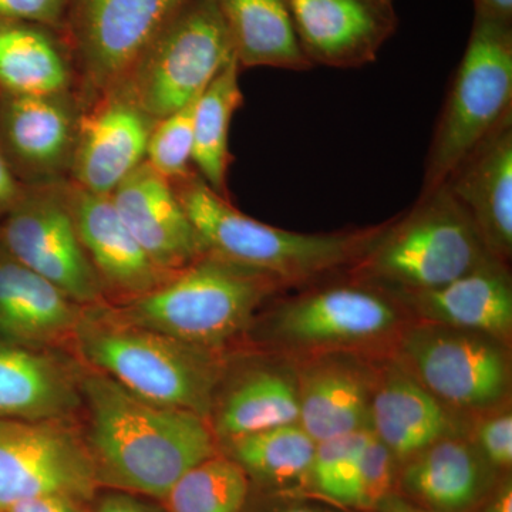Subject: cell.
<instances>
[{
    "instance_id": "1",
    "label": "cell",
    "mask_w": 512,
    "mask_h": 512,
    "mask_svg": "<svg viewBox=\"0 0 512 512\" xmlns=\"http://www.w3.org/2000/svg\"><path fill=\"white\" fill-rule=\"evenodd\" d=\"M84 433L99 483L163 500L190 468L218 454L211 421L141 399L79 363Z\"/></svg>"
},
{
    "instance_id": "2",
    "label": "cell",
    "mask_w": 512,
    "mask_h": 512,
    "mask_svg": "<svg viewBox=\"0 0 512 512\" xmlns=\"http://www.w3.org/2000/svg\"><path fill=\"white\" fill-rule=\"evenodd\" d=\"M171 184L205 252L274 276L286 286L350 268L386 227L301 234L272 227L237 210L197 171Z\"/></svg>"
},
{
    "instance_id": "3",
    "label": "cell",
    "mask_w": 512,
    "mask_h": 512,
    "mask_svg": "<svg viewBox=\"0 0 512 512\" xmlns=\"http://www.w3.org/2000/svg\"><path fill=\"white\" fill-rule=\"evenodd\" d=\"M73 348L83 365L141 399L210 420L221 377L214 352L127 322L110 303L84 308Z\"/></svg>"
},
{
    "instance_id": "4",
    "label": "cell",
    "mask_w": 512,
    "mask_h": 512,
    "mask_svg": "<svg viewBox=\"0 0 512 512\" xmlns=\"http://www.w3.org/2000/svg\"><path fill=\"white\" fill-rule=\"evenodd\" d=\"M282 286L274 276L205 252L154 291L111 306L127 322L215 352Z\"/></svg>"
},
{
    "instance_id": "5",
    "label": "cell",
    "mask_w": 512,
    "mask_h": 512,
    "mask_svg": "<svg viewBox=\"0 0 512 512\" xmlns=\"http://www.w3.org/2000/svg\"><path fill=\"white\" fill-rule=\"evenodd\" d=\"M491 258L466 210L441 185L387 222L349 272L402 295L450 284Z\"/></svg>"
},
{
    "instance_id": "6",
    "label": "cell",
    "mask_w": 512,
    "mask_h": 512,
    "mask_svg": "<svg viewBox=\"0 0 512 512\" xmlns=\"http://www.w3.org/2000/svg\"><path fill=\"white\" fill-rule=\"evenodd\" d=\"M512 117V26L474 16L463 59L451 80L426 157L429 194Z\"/></svg>"
},
{
    "instance_id": "7",
    "label": "cell",
    "mask_w": 512,
    "mask_h": 512,
    "mask_svg": "<svg viewBox=\"0 0 512 512\" xmlns=\"http://www.w3.org/2000/svg\"><path fill=\"white\" fill-rule=\"evenodd\" d=\"M235 57L215 0H184L120 86L160 120L197 99Z\"/></svg>"
},
{
    "instance_id": "8",
    "label": "cell",
    "mask_w": 512,
    "mask_h": 512,
    "mask_svg": "<svg viewBox=\"0 0 512 512\" xmlns=\"http://www.w3.org/2000/svg\"><path fill=\"white\" fill-rule=\"evenodd\" d=\"M184 0H70L62 35L82 103L120 86Z\"/></svg>"
},
{
    "instance_id": "9",
    "label": "cell",
    "mask_w": 512,
    "mask_h": 512,
    "mask_svg": "<svg viewBox=\"0 0 512 512\" xmlns=\"http://www.w3.org/2000/svg\"><path fill=\"white\" fill-rule=\"evenodd\" d=\"M66 183L26 187L0 221V248L83 308L104 305L109 302L77 234Z\"/></svg>"
},
{
    "instance_id": "10",
    "label": "cell",
    "mask_w": 512,
    "mask_h": 512,
    "mask_svg": "<svg viewBox=\"0 0 512 512\" xmlns=\"http://www.w3.org/2000/svg\"><path fill=\"white\" fill-rule=\"evenodd\" d=\"M99 487L76 420L0 419V511L42 495L84 503Z\"/></svg>"
},
{
    "instance_id": "11",
    "label": "cell",
    "mask_w": 512,
    "mask_h": 512,
    "mask_svg": "<svg viewBox=\"0 0 512 512\" xmlns=\"http://www.w3.org/2000/svg\"><path fill=\"white\" fill-rule=\"evenodd\" d=\"M413 377L441 403L488 409L510 389V360L500 340L427 323L403 340Z\"/></svg>"
},
{
    "instance_id": "12",
    "label": "cell",
    "mask_w": 512,
    "mask_h": 512,
    "mask_svg": "<svg viewBox=\"0 0 512 512\" xmlns=\"http://www.w3.org/2000/svg\"><path fill=\"white\" fill-rule=\"evenodd\" d=\"M352 276L282 303L272 320L276 338L296 348H350L392 333L399 312L390 292Z\"/></svg>"
},
{
    "instance_id": "13",
    "label": "cell",
    "mask_w": 512,
    "mask_h": 512,
    "mask_svg": "<svg viewBox=\"0 0 512 512\" xmlns=\"http://www.w3.org/2000/svg\"><path fill=\"white\" fill-rule=\"evenodd\" d=\"M82 107L77 90H0V148L20 183L43 187L69 181Z\"/></svg>"
},
{
    "instance_id": "14",
    "label": "cell",
    "mask_w": 512,
    "mask_h": 512,
    "mask_svg": "<svg viewBox=\"0 0 512 512\" xmlns=\"http://www.w3.org/2000/svg\"><path fill=\"white\" fill-rule=\"evenodd\" d=\"M157 120L123 86L83 104L69 181L94 194L110 195L146 161Z\"/></svg>"
},
{
    "instance_id": "15",
    "label": "cell",
    "mask_w": 512,
    "mask_h": 512,
    "mask_svg": "<svg viewBox=\"0 0 512 512\" xmlns=\"http://www.w3.org/2000/svg\"><path fill=\"white\" fill-rule=\"evenodd\" d=\"M288 6L313 67L360 69L373 63L399 26L394 0H288Z\"/></svg>"
},
{
    "instance_id": "16",
    "label": "cell",
    "mask_w": 512,
    "mask_h": 512,
    "mask_svg": "<svg viewBox=\"0 0 512 512\" xmlns=\"http://www.w3.org/2000/svg\"><path fill=\"white\" fill-rule=\"evenodd\" d=\"M66 195L80 242L110 305L146 295L170 278L130 234L111 195L94 194L70 181Z\"/></svg>"
},
{
    "instance_id": "17",
    "label": "cell",
    "mask_w": 512,
    "mask_h": 512,
    "mask_svg": "<svg viewBox=\"0 0 512 512\" xmlns=\"http://www.w3.org/2000/svg\"><path fill=\"white\" fill-rule=\"evenodd\" d=\"M110 195L130 234L164 274H177L205 254L173 184L147 161Z\"/></svg>"
},
{
    "instance_id": "18",
    "label": "cell",
    "mask_w": 512,
    "mask_h": 512,
    "mask_svg": "<svg viewBox=\"0 0 512 512\" xmlns=\"http://www.w3.org/2000/svg\"><path fill=\"white\" fill-rule=\"evenodd\" d=\"M443 185L466 210L488 251L507 264L512 254V117Z\"/></svg>"
},
{
    "instance_id": "19",
    "label": "cell",
    "mask_w": 512,
    "mask_h": 512,
    "mask_svg": "<svg viewBox=\"0 0 512 512\" xmlns=\"http://www.w3.org/2000/svg\"><path fill=\"white\" fill-rule=\"evenodd\" d=\"M79 370L49 349L0 340V419L76 420L83 410Z\"/></svg>"
},
{
    "instance_id": "20",
    "label": "cell",
    "mask_w": 512,
    "mask_h": 512,
    "mask_svg": "<svg viewBox=\"0 0 512 512\" xmlns=\"http://www.w3.org/2000/svg\"><path fill=\"white\" fill-rule=\"evenodd\" d=\"M83 311L0 248V340L37 349L73 345Z\"/></svg>"
},
{
    "instance_id": "21",
    "label": "cell",
    "mask_w": 512,
    "mask_h": 512,
    "mask_svg": "<svg viewBox=\"0 0 512 512\" xmlns=\"http://www.w3.org/2000/svg\"><path fill=\"white\" fill-rule=\"evenodd\" d=\"M433 325L483 333L505 342L512 332V285L507 264L491 258L440 288L402 293Z\"/></svg>"
},
{
    "instance_id": "22",
    "label": "cell",
    "mask_w": 512,
    "mask_h": 512,
    "mask_svg": "<svg viewBox=\"0 0 512 512\" xmlns=\"http://www.w3.org/2000/svg\"><path fill=\"white\" fill-rule=\"evenodd\" d=\"M370 429L396 458L416 456L451 436L444 404L410 373L393 370L370 397Z\"/></svg>"
},
{
    "instance_id": "23",
    "label": "cell",
    "mask_w": 512,
    "mask_h": 512,
    "mask_svg": "<svg viewBox=\"0 0 512 512\" xmlns=\"http://www.w3.org/2000/svg\"><path fill=\"white\" fill-rule=\"evenodd\" d=\"M76 66L62 33L28 20L0 18V90L45 94L77 90Z\"/></svg>"
},
{
    "instance_id": "24",
    "label": "cell",
    "mask_w": 512,
    "mask_h": 512,
    "mask_svg": "<svg viewBox=\"0 0 512 512\" xmlns=\"http://www.w3.org/2000/svg\"><path fill=\"white\" fill-rule=\"evenodd\" d=\"M407 460L400 485L410 501L430 510L461 512L483 497L484 458L460 439L446 437Z\"/></svg>"
},
{
    "instance_id": "25",
    "label": "cell",
    "mask_w": 512,
    "mask_h": 512,
    "mask_svg": "<svg viewBox=\"0 0 512 512\" xmlns=\"http://www.w3.org/2000/svg\"><path fill=\"white\" fill-rule=\"evenodd\" d=\"M299 424L316 443L370 429V384L343 363H319L299 377Z\"/></svg>"
},
{
    "instance_id": "26",
    "label": "cell",
    "mask_w": 512,
    "mask_h": 512,
    "mask_svg": "<svg viewBox=\"0 0 512 512\" xmlns=\"http://www.w3.org/2000/svg\"><path fill=\"white\" fill-rule=\"evenodd\" d=\"M227 23L241 69L305 72L312 64L303 55L288 0H215Z\"/></svg>"
},
{
    "instance_id": "27",
    "label": "cell",
    "mask_w": 512,
    "mask_h": 512,
    "mask_svg": "<svg viewBox=\"0 0 512 512\" xmlns=\"http://www.w3.org/2000/svg\"><path fill=\"white\" fill-rule=\"evenodd\" d=\"M212 412L211 427L221 441L299 423L298 383L279 370H254Z\"/></svg>"
},
{
    "instance_id": "28",
    "label": "cell",
    "mask_w": 512,
    "mask_h": 512,
    "mask_svg": "<svg viewBox=\"0 0 512 512\" xmlns=\"http://www.w3.org/2000/svg\"><path fill=\"white\" fill-rule=\"evenodd\" d=\"M239 72L241 67L235 57L198 96L194 113L192 167L212 190L227 200H231L228 171L234 160L229 151V128L235 111L244 103Z\"/></svg>"
},
{
    "instance_id": "29",
    "label": "cell",
    "mask_w": 512,
    "mask_h": 512,
    "mask_svg": "<svg viewBox=\"0 0 512 512\" xmlns=\"http://www.w3.org/2000/svg\"><path fill=\"white\" fill-rule=\"evenodd\" d=\"M228 457L248 476L269 484H286L308 477L316 441L299 423L256 431L222 441Z\"/></svg>"
},
{
    "instance_id": "30",
    "label": "cell",
    "mask_w": 512,
    "mask_h": 512,
    "mask_svg": "<svg viewBox=\"0 0 512 512\" xmlns=\"http://www.w3.org/2000/svg\"><path fill=\"white\" fill-rule=\"evenodd\" d=\"M248 491L244 468L218 453L190 468L163 501L167 512H241Z\"/></svg>"
},
{
    "instance_id": "31",
    "label": "cell",
    "mask_w": 512,
    "mask_h": 512,
    "mask_svg": "<svg viewBox=\"0 0 512 512\" xmlns=\"http://www.w3.org/2000/svg\"><path fill=\"white\" fill-rule=\"evenodd\" d=\"M197 99L157 120L148 140L147 163L170 183L183 180L195 171L192 167V147Z\"/></svg>"
},
{
    "instance_id": "32",
    "label": "cell",
    "mask_w": 512,
    "mask_h": 512,
    "mask_svg": "<svg viewBox=\"0 0 512 512\" xmlns=\"http://www.w3.org/2000/svg\"><path fill=\"white\" fill-rule=\"evenodd\" d=\"M372 433L362 429L316 443L308 478L323 497L345 505L360 451Z\"/></svg>"
},
{
    "instance_id": "33",
    "label": "cell",
    "mask_w": 512,
    "mask_h": 512,
    "mask_svg": "<svg viewBox=\"0 0 512 512\" xmlns=\"http://www.w3.org/2000/svg\"><path fill=\"white\" fill-rule=\"evenodd\" d=\"M394 458L392 451L372 433L360 451L345 505L357 511L376 512L392 494Z\"/></svg>"
},
{
    "instance_id": "34",
    "label": "cell",
    "mask_w": 512,
    "mask_h": 512,
    "mask_svg": "<svg viewBox=\"0 0 512 512\" xmlns=\"http://www.w3.org/2000/svg\"><path fill=\"white\" fill-rule=\"evenodd\" d=\"M477 451L493 467L508 468L512 463V416L493 414L477 424Z\"/></svg>"
},
{
    "instance_id": "35",
    "label": "cell",
    "mask_w": 512,
    "mask_h": 512,
    "mask_svg": "<svg viewBox=\"0 0 512 512\" xmlns=\"http://www.w3.org/2000/svg\"><path fill=\"white\" fill-rule=\"evenodd\" d=\"M70 0H0V18L28 20L63 32Z\"/></svg>"
},
{
    "instance_id": "36",
    "label": "cell",
    "mask_w": 512,
    "mask_h": 512,
    "mask_svg": "<svg viewBox=\"0 0 512 512\" xmlns=\"http://www.w3.org/2000/svg\"><path fill=\"white\" fill-rule=\"evenodd\" d=\"M3 512H84L83 501L66 495H42L12 505Z\"/></svg>"
},
{
    "instance_id": "37",
    "label": "cell",
    "mask_w": 512,
    "mask_h": 512,
    "mask_svg": "<svg viewBox=\"0 0 512 512\" xmlns=\"http://www.w3.org/2000/svg\"><path fill=\"white\" fill-rule=\"evenodd\" d=\"M25 191L26 185L20 183L0 148V221L16 207Z\"/></svg>"
},
{
    "instance_id": "38",
    "label": "cell",
    "mask_w": 512,
    "mask_h": 512,
    "mask_svg": "<svg viewBox=\"0 0 512 512\" xmlns=\"http://www.w3.org/2000/svg\"><path fill=\"white\" fill-rule=\"evenodd\" d=\"M474 16L512 26V0H473Z\"/></svg>"
},
{
    "instance_id": "39",
    "label": "cell",
    "mask_w": 512,
    "mask_h": 512,
    "mask_svg": "<svg viewBox=\"0 0 512 512\" xmlns=\"http://www.w3.org/2000/svg\"><path fill=\"white\" fill-rule=\"evenodd\" d=\"M379 512H441L436 510H430V508L423 507L413 503V501L407 500V498L400 497V495L390 494L386 500L377 508Z\"/></svg>"
},
{
    "instance_id": "40",
    "label": "cell",
    "mask_w": 512,
    "mask_h": 512,
    "mask_svg": "<svg viewBox=\"0 0 512 512\" xmlns=\"http://www.w3.org/2000/svg\"><path fill=\"white\" fill-rule=\"evenodd\" d=\"M96 512H151L147 507L128 497H109L97 507Z\"/></svg>"
},
{
    "instance_id": "41",
    "label": "cell",
    "mask_w": 512,
    "mask_h": 512,
    "mask_svg": "<svg viewBox=\"0 0 512 512\" xmlns=\"http://www.w3.org/2000/svg\"><path fill=\"white\" fill-rule=\"evenodd\" d=\"M485 512H512V488L511 484H504L495 494Z\"/></svg>"
},
{
    "instance_id": "42",
    "label": "cell",
    "mask_w": 512,
    "mask_h": 512,
    "mask_svg": "<svg viewBox=\"0 0 512 512\" xmlns=\"http://www.w3.org/2000/svg\"><path fill=\"white\" fill-rule=\"evenodd\" d=\"M274 512H369V511H335L326 510V508L309 507V505H291V507L279 508Z\"/></svg>"
},
{
    "instance_id": "43",
    "label": "cell",
    "mask_w": 512,
    "mask_h": 512,
    "mask_svg": "<svg viewBox=\"0 0 512 512\" xmlns=\"http://www.w3.org/2000/svg\"><path fill=\"white\" fill-rule=\"evenodd\" d=\"M0 512H3V511H0Z\"/></svg>"
}]
</instances>
